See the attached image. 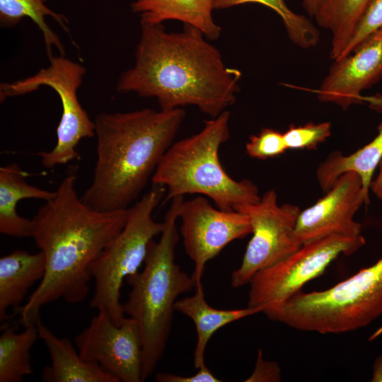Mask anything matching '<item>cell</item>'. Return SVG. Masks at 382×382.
I'll use <instances>...</instances> for the list:
<instances>
[{"label":"cell","instance_id":"13","mask_svg":"<svg viewBox=\"0 0 382 382\" xmlns=\"http://www.w3.org/2000/svg\"><path fill=\"white\" fill-rule=\"evenodd\" d=\"M369 203L359 175L354 172L344 173L325 196L301 211L296 236L303 245L332 234L359 236L361 225L354 221V216L363 204Z\"/></svg>","mask_w":382,"mask_h":382},{"label":"cell","instance_id":"21","mask_svg":"<svg viewBox=\"0 0 382 382\" xmlns=\"http://www.w3.org/2000/svg\"><path fill=\"white\" fill-rule=\"evenodd\" d=\"M372 0H318L313 18L332 35L330 57L338 59Z\"/></svg>","mask_w":382,"mask_h":382},{"label":"cell","instance_id":"27","mask_svg":"<svg viewBox=\"0 0 382 382\" xmlns=\"http://www.w3.org/2000/svg\"><path fill=\"white\" fill-rule=\"evenodd\" d=\"M380 29H382V0H372L338 59L353 52L369 35Z\"/></svg>","mask_w":382,"mask_h":382},{"label":"cell","instance_id":"15","mask_svg":"<svg viewBox=\"0 0 382 382\" xmlns=\"http://www.w3.org/2000/svg\"><path fill=\"white\" fill-rule=\"evenodd\" d=\"M39 339L47 347L51 364L42 372L47 382H120L98 364L83 360L71 341L57 337L39 318L35 322Z\"/></svg>","mask_w":382,"mask_h":382},{"label":"cell","instance_id":"8","mask_svg":"<svg viewBox=\"0 0 382 382\" xmlns=\"http://www.w3.org/2000/svg\"><path fill=\"white\" fill-rule=\"evenodd\" d=\"M50 65L37 74L21 80L4 82L0 85V100L25 95L41 86L52 88L59 96L62 112L57 128V144L50 151H40L42 165L51 169L64 165L78 157L76 146L83 138L95 134V123L79 101L77 91L86 69L64 55L52 56Z\"/></svg>","mask_w":382,"mask_h":382},{"label":"cell","instance_id":"3","mask_svg":"<svg viewBox=\"0 0 382 382\" xmlns=\"http://www.w3.org/2000/svg\"><path fill=\"white\" fill-rule=\"evenodd\" d=\"M185 118L183 108L97 115V158L81 200L100 212L128 209L151 180Z\"/></svg>","mask_w":382,"mask_h":382},{"label":"cell","instance_id":"17","mask_svg":"<svg viewBox=\"0 0 382 382\" xmlns=\"http://www.w3.org/2000/svg\"><path fill=\"white\" fill-rule=\"evenodd\" d=\"M214 3V0H134L131 9L140 15L141 23L162 24L176 20L214 40L220 37L221 28L212 17Z\"/></svg>","mask_w":382,"mask_h":382},{"label":"cell","instance_id":"26","mask_svg":"<svg viewBox=\"0 0 382 382\" xmlns=\"http://www.w3.org/2000/svg\"><path fill=\"white\" fill-rule=\"evenodd\" d=\"M286 150L283 133L272 128H263L257 134L250 136L245 144L250 157L262 160L280 156Z\"/></svg>","mask_w":382,"mask_h":382},{"label":"cell","instance_id":"1","mask_svg":"<svg viewBox=\"0 0 382 382\" xmlns=\"http://www.w3.org/2000/svg\"><path fill=\"white\" fill-rule=\"evenodd\" d=\"M208 40L192 26L173 33L141 22L134 65L122 73L117 91L155 98L161 110L192 105L218 116L235 103L241 72L228 67Z\"/></svg>","mask_w":382,"mask_h":382},{"label":"cell","instance_id":"29","mask_svg":"<svg viewBox=\"0 0 382 382\" xmlns=\"http://www.w3.org/2000/svg\"><path fill=\"white\" fill-rule=\"evenodd\" d=\"M155 379L157 382H220L207 366L206 364L199 367L192 376H184L170 373H158Z\"/></svg>","mask_w":382,"mask_h":382},{"label":"cell","instance_id":"22","mask_svg":"<svg viewBox=\"0 0 382 382\" xmlns=\"http://www.w3.org/2000/svg\"><path fill=\"white\" fill-rule=\"evenodd\" d=\"M45 1L46 0H0V24L3 28H12L24 18H30L43 35L50 59L52 57V47L57 48L60 55L64 54V48L58 35L45 22V17L50 16L54 18L68 34L69 30L66 16L51 10L46 6Z\"/></svg>","mask_w":382,"mask_h":382},{"label":"cell","instance_id":"34","mask_svg":"<svg viewBox=\"0 0 382 382\" xmlns=\"http://www.w3.org/2000/svg\"><path fill=\"white\" fill-rule=\"evenodd\" d=\"M382 334V326L377 329L369 337V340H374Z\"/></svg>","mask_w":382,"mask_h":382},{"label":"cell","instance_id":"2","mask_svg":"<svg viewBox=\"0 0 382 382\" xmlns=\"http://www.w3.org/2000/svg\"><path fill=\"white\" fill-rule=\"evenodd\" d=\"M76 175L69 173L55 197L32 219L35 244L45 259V272L35 290L18 310L25 327L40 318V309L59 299L83 301L89 291L90 265L120 232L128 209L100 212L86 204L75 189Z\"/></svg>","mask_w":382,"mask_h":382},{"label":"cell","instance_id":"10","mask_svg":"<svg viewBox=\"0 0 382 382\" xmlns=\"http://www.w3.org/2000/svg\"><path fill=\"white\" fill-rule=\"evenodd\" d=\"M234 210L247 214L252 227V237L241 263L231 274V285L238 288L248 284L257 272L285 259L302 245L295 234L301 210L291 204L279 205L274 190L265 192L257 202Z\"/></svg>","mask_w":382,"mask_h":382},{"label":"cell","instance_id":"5","mask_svg":"<svg viewBox=\"0 0 382 382\" xmlns=\"http://www.w3.org/2000/svg\"><path fill=\"white\" fill-rule=\"evenodd\" d=\"M229 120L225 110L206 120L198 133L169 147L151 178L153 185L166 188V201L197 194L210 198L219 209L232 211L260 200L257 187L230 177L219 160V149L230 137Z\"/></svg>","mask_w":382,"mask_h":382},{"label":"cell","instance_id":"16","mask_svg":"<svg viewBox=\"0 0 382 382\" xmlns=\"http://www.w3.org/2000/svg\"><path fill=\"white\" fill-rule=\"evenodd\" d=\"M27 174L16 163L0 168V233L16 238H32L33 221L20 216L16 206L23 199L45 202L53 199L56 191L40 189L27 183Z\"/></svg>","mask_w":382,"mask_h":382},{"label":"cell","instance_id":"9","mask_svg":"<svg viewBox=\"0 0 382 382\" xmlns=\"http://www.w3.org/2000/svg\"><path fill=\"white\" fill-rule=\"evenodd\" d=\"M366 243L361 235L332 234L303 243L280 262L257 272L250 280L248 307L260 313L279 306L321 275L340 255H352Z\"/></svg>","mask_w":382,"mask_h":382},{"label":"cell","instance_id":"14","mask_svg":"<svg viewBox=\"0 0 382 382\" xmlns=\"http://www.w3.org/2000/svg\"><path fill=\"white\" fill-rule=\"evenodd\" d=\"M333 61L315 91L318 100L342 109L361 103V93L382 79V29L369 35L349 55Z\"/></svg>","mask_w":382,"mask_h":382},{"label":"cell","instance_id":"23","mask_svg":"<svg viewBox=\"0 0 382 382\" xmlns=\"http://www.w3.org/2000/svg\"><path fill=\"white\" fill-rule=\"evenodd\" d=\"M18 333L13 328L4 329L0 336V382H21L33 374L30 350L39 339L36 324Z\"/></svg>","mask_w":382,"mask_h":382},{"label":"cell","instance_id":"28","mask_svg":"<svg viewBox=\"0 0 382 382\" xmlns=\"http://www.w3.org/2000/svg\"><path fill=\"white\" fill-rule=\"evenodd\" d=\"M281 381V370L276 361L265 360L261 349L257 352L255 366L246 382H278Z\"/></svg>","mask_w":382,"mask_h":382},{"label":"cell","instance_id":"6","mask_svg":"<svg viewBox=\"0 0 382 382\" xmlns=\"http://www.w3.org/2000/svg\"><path fill=\"white\" fill-rule=\"evenodd\" d=\"M262 313L301 331L338 334L362 328L382 314V257L331 288L300 291Z\"/></svg>","mask_w":382,"mask_h":382},{"label":"cell","instance_id":"18","mask_svg":"<svg viewBox=\"0 0 382 382\" xmlns=\"http://www.w3.org/2000/svg\"><path fill=\"white\" fill-rule=\"evenodd\" d=\"M175 311L190 318L195 326L197 341L193 354L196 369L205 364L204 353L213 335L226 325L241 318L260 313L257 309L246 307L240 309H217L205 300L202 283L195 285V294L176 301Z\"/></svg>","mask_w":382,"mask_h":382},{"label":"cell","instance_id":"7","mask_svg":"<svg viewBox=\"0 0 382 382\" xmlns=\"http://www.w3.org/2000/svg\"><path fill=\"white\" fill-rule=\"evenodd\" d=\"M165 195L164 187L152 184L150 190L128 208L122 229L89 266L95 282L90 306L108 315L117 325L125 315L120 303L124 281L138 272L146 259L150 242L164 228V221H156L153 212Z\"/></svg>","mask_w":382,"mask_h":382},{"label":"cell","instance_id":"33","mask_svg":"<svg viewBox=\"0 0 382 382\" xmlns=\"http://www.w3.org/2000/svg\"><path fill=\"white\" fill-rule=\"evenodd\" d=\"M318 0H302V5L306 13L311 16H314Z\"/></svg>","mask_w":382,"mask_h":382},{"label":"cell","instance_id":"32","mask_svg":"<svg viewBox=\"0 0 382 382\" xmlns=\"http://www.w3.org/2000/svg\"><path fill=\"white\" fill-rule=\"evenodd\" d=\"M378 168V174L372 180L370 188L376 196L382 192V159L379 163Z\"/></svg>","mask_w":382,"mask_h":382},{"label":"cell","instance_id":"35","mask_svg":"<svg viewBox=\"0 0 382 382\" xmlns=\"http://www.w3.org/2000/svg\"><path fill=\"white\" fill-rule=\"evenodd\" d=\"M377 197L382 199V192Z\"/></svg>","mask_w":382,"mask_h":382},{"label":"cell","instance_id":"24","mask_svg":"<svg viewBox=\"0 0 382 382\" xmlns=\"http://www.w3.org/2000/svg\"><path fill=\"white\" fill-rule=\"evenodd\" d=\"M256 3L269 7L282 18L289 40L302 49L317 45L320 33L306 16L293 12L284 0H214V9H226L234 6Z\"/></svg>","mask_w":382,"mask_h":382},{"label":"cell","instance_id":"20","mask_svg":"<svg viewBox=\"0 0 382 382\" xmlns=\"http://www.w3.org/2000/svg\"><path fill=\"white\" fill-rule=\"evenodd\" d=\"M382 159V121L378 134L369 144L349 155L340 151L332 152L316 170L320 188L326 192L344 173L354 172L360 177L364 192L369 199L373 175Z\"/></svg>","mask_w":382,"mask_h":382},{"label":"cell","instance_id":"19","mask_svg":"<svg viewBox=\"0 0 382 382\" xmlns=\"http://www.w3.org/2000/svg\"><path fill=\"white\" fill-rule=\"evenodd\" d=\"M45 272L42 251L29 253L16 250L0 258V321L7 318L10 308L19 309L30 287L41 280Z\"/></svg>","mask_w":382,"mask_h":382},{"label":"cell","instance_id":"31","mask_svg":"<svg viewBox=\"0 0 382 382\" xmlns=\"http://www.w3.org/2000/svg\"><path fill=\"white\" fill-rule=\"evenodd\" d=\"M371 381L382 382V354L378 356L373 364V372Z\"/></svg>","mask_w":382,"mask_h":382},{"label":"cell","instance_id":"11","mask_svg":"<svg viewBox=\"0 0 382 382\" xmlns=\"http://www.w3.org/2000/svg\"><path fill=\"white\" fill-rule=\"evenodd\" d=\"M185 251L194 263L195 285L202 283L206 264L232 241L251 233L247 214L214 208L206 197L183 200L179 209Z\"/></svg>","mask_w":382,"mask_h":382},{"label":"cell","instance_id":"12","mask_svg":"<svg viewBox=\"0 0 382 382\" xmlns=\"http://www.w3.org/2000/svg\"><path fill=\"white\" fill-rule=\"evenodd\" d=\"M81 357L98 364L120 382H141L143 344L137 323L130 317L116 325L98 312L75 337Z\"/></svg>","mask_w":382,"mask_h":382},{"label":"cell","instance_id":"30","mask_svg":"<svg viewBox=\"0 0 382 382\" xmlns=\"http://www.w3.org/2000/svg\"><path fill=\"white\" fill-rule=\"evenodd\" d=\"M361 100L366 103L369 107L378 112H382V93L374 96H362Z\"/></svg>","mask_w":382,"mask_h":382},{"label":"cell","instance_id":"4","mask_svg":"<svg viewBox=\"0 0 382 382\" xmlns=\"http://www.w3.org/2000/svg\"><path fill=\"white\" fill-rule=\"evenodd\" d=\"M171 200L165 214L164 228L158 241L150 242L143 270L125 279L131 290L122 307L141 331L142 381L154 373L163 354L178 297L195 286L192 275L182 270L175 260L179 240L176 221L184 197Z\"/></svg>","mask_w":382,"mask_h":382},{"label":"cell","instance_id":"25","mask_svg":"<svg viewBox=\"0 0 382 382\" xmlns=\"http://www.w3.org/2000/svg\"><path fill=\"white\" fill-rule=\"evenodd\" d=\"M331 134L329 122H308L304 125H291L283 133L287 149H313Z\"/></svg>","mask_w":382,"mask_h":382}]
</instances>
